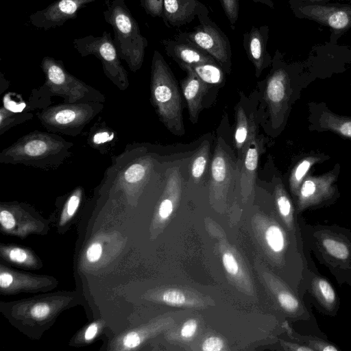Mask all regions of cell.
<instances>
[{
	"label": "cell",
	"instance_id": "obj_2",
	"mask_svg": "<svg viewBox=\"0 0 351 351\" xmlns=\"http://www.w3.org/2000/svg\"><path fill=\"white\" fill-rule=\"evenodd\" d=\"M150 88L152 103L160 120L172 133L183 135L179 89L169 65L157 50H154L152 57Z\"/></svg>",
	"mask_w": 351,
	"mask_h": 351
},
{
	"label": "cell",
	"instance_id": "obj_40",
	"mask_svg": "<svg viewBox=\"0 0 351 351\" xmlns=\"http://www.w3.org/2000/svg\"><path fill=\"white\" fill-rule=\"evenodd\" d=\"M123 341L125 347L132 348L140 344L141 339L136 332H132L125 336Z\"/></svg>",
	"mask_w": 351,
	"mask_h": 351
},
{
	"label": "cell",
	"instance_id": "obj_5",
	"mask_svg": "<svg viewBox=\"0 0 351 351\" xmlns=\"http://www.w3.org/2000/svg\"><path fill=\"white\" fill-rule=\"evenodd\" d=\"M73 44L81 56L93 55L99 59L106 75L120 89L125 90L128 86L127 71L121 63L110 32L105 31L100 36L77 38Z\"/></svg>",
	"mask_w": 351,
	"mask_h": 351
},
{
	"label": "cell",
	"instance_id": "obj_13",
	"mask_svg": "<svg viewBox=\"0 0 351 351\" xmlns=\"http://www.w3.org/2000/svg\"><path fill=\"white\" fill-rule=\"evenodd\" d=\"M207 7L199 0H163L162 19L169 27H180L208 16Z\"/></svg>",
	"mask_w": 351,
	"mask_h": 351
},
{
	"label": "cell",
	"instance_id": "obj_23",
	"mask_svg": "<svg viewBox=\"0 0 351 351\" xmlns=\"http://www.w3.org/2000/svg\"><path fill=\"white\" fill-rule=\"evenodd\" d=\"M276 205L280 215L285 219L289 226L293 227L294 221V208L281 179L276 180L274 187Z\"/></svg>",
	"mask_w": 351,
	"mask_h": 351
},
{
	"label": "cell",
	"instance_id": "obj_12",
	"mask_svg": "<svg viewBox=\"0 0 351 351\" xmlns=\"http://www.w3.org/2000/svg\"><path fill=\"white\" fill-rule=\"evenodd\" d=\"M97 0H56L29 16L30 23L38 29L48 30L62 26L77 17L78 11Z\"/></svg>",
	"mask_w": 351,
	"mask_h": 351
},
{
	"label": "cell",
	"instance_id": "obj_27",
	"mask_svg": "<svg viewBox=\"0 0 351 351\" xmlns=\"http://www.w3.org/2000/svg\"><path fill=\"white\" fill-rule=\"evenodd\" d=\"M278 300L280 306L288 313L295 314H302L303 312L308 313L306 310L304 311L299 300L288 291L280 292L278 295Z\"/></svg>",
	"mask_w": 351,
	"mask_h": 351
},
{
	"label": "cell",
	"instance_id": "obj_6",
	"mask_svg": "<svg viewBox=\"0 0 351 351\" xmlns=\"http://www.w3.org/2000/svg\"><path fill=\"white\" fill-rule=\"evenodd\" d=\"M341 164L337 162L329 171L315 175L313 171L303 180L295 200L298 213L328 206L340 197L337 181Z\"/></svg>",
	"mask_w": 351,
	"mask_h": 351
},
{
	"label": "cell",
	"instance_id": "obj_36",
	"mask_svg": "<svg viewBox=\"0 0 351 351\" xmlns=\"http://www.w3.org/2000/svg\"><path fill=\"white\" fill-rule=\"evenodd\" d=\"M173 208V204L172 199L170 197L164 199L159 206V215L163 219L167 218L171 214Z\"/></svg>",
	"mask_w": 351,
	"mask_h": 351
},
{
	"label": "cell",
	"instance_id": "obj_30",
	"mask_svg": "<svg viewBox=\"0 0 351 351\" xmlns=\"http://www.w3.org/2000/svg\"><path fill=\"white\" fill-rule=\"evenodd\" d=\"M146 171L147 169L143 165L134 163L125 170L124 178L128 183H137L145 178Z\"/></svg>",
	"mask_w": 351,
	"mask_h": 351
},
{
	"label": "cell",
	"instance_id": "obj_26",
	"mask_svg": "<svg viewBox=\"0 0 351 351\" xmlns=\"http://www.w3.org/2000/svg\"><path fill=\"white\" fill-rule=\"evenodd\" d=\"M265 236L269 246L274 252H280L284 250L285 237L278 226L275 225L269 226L266 231Z\"/></svg>",
	"mask_w": 351,
	"mask_h": 351
},
{
	"label": "cell",
	"instance_id": "obj_33",
	"mask_svg": "<svg viewBox=\"0 0 351 351\" xmlns=\"http://www.w3.org/2000/svg\"><path fill=\"white\" fill-rule=\"evenodd\" d=\"M30 313L35 319H43L50 313V308L46 303H38L32 306Z\"/></svg>",
	"mask_w": 351,
	"mask_h": 351
},
{
	"label": "cell",
	"instance_id": "obj_41",
	"mask_svg": "<svg viewBox=\"0 0 351 351\" xmlns=\"http://www.w3.org/2000/svg\"><path fill=\"white\" fill-rule=\"evenodd\" d=\"M80 200V195L77 193L69 198L66 205V213L69 217L73 216L75 213L79 206Z\"/></svg>",
	"mask_w": 351,
	"mask_h": 351
},
{
	"label": "cell",
	"instance_id": "obj_1",
	"mask_svg": "<svg viewBox=\"0 0 351 351\" xmlns=\"http://www.w3.org/2000/svg\"><path fill=\"white\" fill-rule=\"evenodd\" d=\"M105 4L104 19L113 29V41L118 54L130 69L136 72L142 66L147 40L141 34L125 0H106Z\"/></svg>",
	"mask_w": 351,
	"mask_h": 351
},
{
	"label": "cell",
	"instance_id": "obj_7",
	"mask_svg": "<svg viewBox=\"0 0 351 351\" xmlns=\"http://www.w3.org/2000/svg\"><path fill=\"white\" fill-rule=\"evenodd\" d=\"M191 32H180L176 39L191 42L211 56L226 72L230 71L231 47L228 36L207 16Z\"/></svg>",
	"mask_w": 351,
	"mask_h": 351
},
{
	"label": "cell",
	"instance_id": "obj_44",
	"mask_svg": "<svg viewBox=\"0 0 351 351\" xmlns=\"http://www.w3.org/2000/svg\"><path fill=\"white\" fill-rule=\"evenodd\" d=\"M13 278L12 275L8 273H1L0 275V286L2 288L8 287L12 282Z\"/></svg>",
	"mask_w": 351,
	"mask_h": 351
},
{
	"label": "cell",
	"instance_id": "obj_38",
	"mask_svg": "<svg viewBox=\"0 0 351 351\" xmlns=\"http://www.w3.org/2000/svg\"><path fill=\"white\" fill-rule=\"evenodd\" d=\"M0 222L2 226L7 230L12 229L15 226V219L11 213L3 210L0 213Z\"/></svg>",
	"mask_w": 351,
	"mask_h": 351
},
{
	"label": "cell",
	"instance_id": "obj_24",
	"mask_svg": "<svg viewBox=\"0 0 351 351\" xmlns=\"http://www.w3.org/2000/svg\"><path fill=\"white\" fill-rule=\"evenodd\" d=\"M189 66L208 85H217L223 80V70L217 62L203 63Z\"/></svg>",
	"mask_w": 351,
	"mask_h": 351
},
{
	"label": "cell",
	"instance_id": "obj_31",
	"mask_svg": "<svg viewBox=\"0 0 351 351\" xmlns=\"http://www.w3.org/2000/svg\"><path fill=\"white\" fill-rule=\"evenodd\" d=\"M140 3L147 14L162 18L163 0H140Z\"/></svg>",
	"mask_w": 351,
	"mask_h": 351
},
{
	"label": "cell",
	"instance_id": "obj_18",
	"mask_svg": "<svg viewBox=\"0 0 351 351\" xmlns=\"http://www.w3.org/2000/svg\"><path fill=\"white\" fill-rule=\"evenodd\" d=\"M186 71V77L181 82V88L187 105L190 119L193 123L197 121L199 113L202 108V99L208 88L189 66L181 67Z\"/></svg>",
	"mask_w": 351,
	"mask_h": 351
},
{
	"label": "cell",
	"instance_id": "obj_14",
	"mask_svg": "<svg viewBox=\"0 0 351 351\" xmlns=\"http://www.w3.org/2000/svg\"><path fill=\"white\" fill-rule=\"evenodd\" d=\"M250 132L247 147L240 169V183L244 197L251 193L254 187L259 156L262 149V141L256 137V126L253 115L250 118Z\"/></svg>",
	"mask_w": 351,
	"mask_h": 351
},
{
	"label": "cell",
	"instance_id": "obj_45",
	"mask_svg": "<svg viewBox=\"0 0 351 351\" xmlns=\"http://www.w3.org/2000/svg\"><path fill=\"white\" fill-rule=\"evenodd\" d=\"M97 329L98 327L96 324H92L91 325H90L85 332V339L86 340H90L93 339L95 336L97 332Z\"/></svg>",
	"mask_w": 351,
	"mask_h": 351
},
{
	"label": "cell",
	"instance_id": "obj_46",
	"mask_svg": "<svg viewBox=\"0 0 351 351\" xmlns=\"http://www.w3.org/2000/svg\"><path fill=\"white\" fill-rule=\"evenodd\" d=\"M254 3H259L269 6L271 8H274V4L271 0H252Z\"/></svg>",
	"mask_w": 351,
	"mask_h": 351
},
{
	"label": "cell",
	"instance_id": "obj_29",
	"mask_svg": "<svg viewBox=\"0 0 351 351\" xmlns=\"http://www.w3.org/2000/svg\"><path fill=\"white\" fill-rule=\"evenodd\" d=\"M219 1L231 28L234 29L239 15V0H219Z\"/></svg>",
	"mask_w": 351,
	"mask_h": 351
},
{
	"label": "cell",
	"instance_id": "obj_3",
	"mask_svg": "<svg viewBox=\"0 0 351 351\" xmlns=\"http://www.w3.org/2000/svg\"><path fill=\"white\" fill-rule=\"evenodd\" d=\"M308 84L302 79L293 80L285 66L275 65L267 78L265 91L274 129L278 130L285 125L291 105Z\"/></svg>",
	"mask_w": 351,
	"mask_h": 351
},
{
	"label": "cell",
	"instance_id": "obj_25",
	"mask_svg": "<svg viewBox=\"0 0 351 351\" xmlns=\"http://www.w3.org/2000/svg\"><path fill=\"white\" fill-rule=\"evenodd\" d=\"M209 144L204 142L195 154L191 164V172L193 178L198 181L202 176L208 158Z\"/></svg>",
	"mask_w": 351,
	"mask_h": 351
},
{
	"label": "cell",
	"instance_id": "obj_8",
	"mask_svg": "<svg viewBox=\"0 0 351 351\" xmlns=\"http://www.w3.org/2000/svg\"><path fill=\"white\" fill-rule=\"evenodd\" d=\"M99 107L88 103L60 104L45 110L38 116L47 130L76 135L99 111Z\"/></svg>",
	"mask_w": 351,
	"mask_h": 351
},
{
	"label": "cell",
	"instance_id": "obj_22",
	"mask_svg": "<svg viewBox=\"0 0 351 351\" xmlns=\"http://www.w3.org/2000/svg\"><path fill=\"white\" fill-rule=\"evenodd\" d=\"M311 289L317 300L328 312H333L337 298L331 284L324 278L315 276L312 279Z\"/></svg>",
	"mask_w": 351,
	"mask_h": 351
},
{
	"label": "cell",
	"instance_id": "obj_34",
	"mask_svg": "<svg viewBox=\"0 0 351 351\" xmlns=\"http://www.w3.org/2000/svg\"><path fill=\"white\" fill-rule=\"evenodd\" d=\"M223 347L222 340L215 337L207 338L202 344V350L204 351H219Z\"/></svg>",
	"mask_w": 351,
	"mask_h": 351
},
{
	"label": "cell",
	"instance_id": "obj_32",
	"mask_svg": "<svg viewBox=\"0 0 351 351\" xmlns=\"http://www.w3.org/2000/svg\"><path fill=\"white\" fill-rule=\"evenodd\" d=\"M162 300L165 302L172 305H181L185 303L184 295L176 290L167 291L163 293Z\"/></svg>",
	"mask_w": 351,
	"mask_h": 351
},
{
	"label": "cell",
	"instance_id": "obj_15",
	"mask_svg": "<svg viewBox=\"0 0 351 351\" xmlns=\"http://www.w3.org/2000/svg\"><path fill=\"white\" fill-rule=\"evenodd\" d=\"M269 27L253 26L243 35V47L249 60L253 63L256 75H260L263 69L271 63V56L267 52V43Z\"/></svg>",
	"mask_w": 351,
	"mask_h": 351
},
{
	"label": "cell",
	"instance_id": "obj_17",
	"mask_svg": "<svg viewBox=\"0 0 351 351\" xmlns=\"http://www.w3.org/2000/svg\"><path fill=\"white\" fill-rule=\"evenodd\" d=\"M300 12L329 27L342 30L351 25V8L327 5H308L300 8Z\"/></svg>",
	"mask_w": 351,
	"mask_h": 351
},
{
	"label": "cell",
	"instance_id": "obj_43",
	"mask_svg": "<svg viewBox=\"0 0 351 351\" xmlns=\"http://www.w3.org/2000/svg\"><path fill=\"white\" fill-rule=\"evenodd\" d=\"M114 137V135L110 134L107 132H100L94 135L93 141L95 144H101L111 141Z\"/></svg>",
	"mask_w": 351,
	"mask_h": 351
},
{
	"label": "cell",
	"instance_id": "obj_16",
	"mask_svg": "<svg viewBox=\"0 0 351 351\" xmlns=\"http://www.w3.org/2000/svg\"><path fill=\"white\" fill-rule=\"evenodd\" d=\"M161 43L167 56L178 62L180 67L217 62L207 52L191 42L165 39Z\"/></svg>",
	"mask_w": 351,
	"mask_h": 351
},
{
	"label": "cell",
	"instance_id": "obj_4",
	"mask_svg": "<svg viewBox=\"0 0 351 351\" xmlns=\"http://www.w3.org/2000/svg\"><path fill=\"white\" fill-rule=\"evenodd\" d=\"M45 86L56 95L61 96L69 104L99 102L105 100L98 90L70 74L61 60L45 56L41 62Z\"/></svg>",
	"mask_w": 351,
	"mask_h": 351
},
{
	"label": "cell",
	"instance_id": "obj_35",
	"mask_svg": "<svg viewBox=\"0 0 351 351\" xmlns=\"http://www.w3.org/2000/svg\"><path fill=\"white\" fill-rule=\"evenodd\" d=\"M223 263L226 270L232 275H235L239 270V266L233 255L225 253L223 255Z\"/></svg>",
	"mask_w": 351,
	"mask_h": 351
},
{
	"label": "cell",
	"instance_id": "obj_19",
	"mask_svg": "<svg viewBox=\"0 0 351 351\" xmlns=\"http://www.w3.org/2000/svg\"><path fill=\"white\" fill-rule=\"evenodd\" d=\"M330 156L324 152L310 151L300 156L293 164L288 178L290 192L295 200L300 187L308 173L317 165L329 160Z\"/></svg>",
	"mask_w": 351,
	"mask_h": 351
},
{
	"label": "cell",
	"instance_id": "obj_10",
	"mask_svg": "<svg viewBox=\"0 0 351 351\" xmlns=\"http://www.w3.org/2000/svg\"><path fill=\"white\" fill-rule=\"evenodd\" d=\"M313 233L317 252L328 266L338 269H351V239L345 231L319 226Z\"/></svg>",
	"mask_w": 351,
	"mask_h": 351
},
{
	"label": "cell",
	"instance_id": "obj_47",
	"mask_svg": "<svg viewBox=\"0 0 351 351\" xmlns=\"http://www.w3.org/2000/svg\"><path fill=\"white\" fill-rule=\"evenodd\" d=\"M316 1H318V0H316Z\"/></svg>",
	"mask_w": 351,
	"mask_h": 351
},
{
	"label": "cell",
	"instance_id": "obj_9",
	"mask_svg": "<svg viewBox=\"0 0 351 351\" xmlns=\"http://www.w3.org/2000/svg\"><path fill=\"white\" fill-rule=\"evenodd\" d=\"M62 140L42 133L26 136L5 149L1 160L4 162H29L45 160L66 150L69 146Z\"/></svg>",
	"mask_w": 351,
	"mask_h": 351
},
{
	"label": "cell",
	"instance_id": "obj_11",
	"mask_svg": "<svg viewBox=\"0 0 351 351\" xmlns=\"http://www.w3.org/2000/svg\"><path fill=\"white\" fill-rule=\"evenodd\" d=\"M308 130L311 132H330L351 140V116L332 112L324 101H308Z\"/></svg>",
	"mask_w": 351,
	"mask_h": 351
},
{
	"label": "cell",
	"instance_id": "obj_20",
	"mask_svg": "<svg viewBox=\"0 0 351 351\" xmlns=\"http://www.w3.org/2000/svg\"><path fill=\"white\" fill-rule=\"evenodd\" d=\"M232 177L231 160L218 144L216 146L211 164V185L217 191L223 189L229 185Z\"/></svg>",
	"mask_w": 351,
	"mask_h": 351
},
{
	"label": "cell",
	"instance_id": "obj_21",
	"mask_svg": "<svg viewBox=\"0 0 351 351\" xmlns=\"http://www.w3.org/2000/svg\"><path fill=\"white\" fill-rule=\"evenodd\" d=\"M250 132V119L241 106L237 107L236 112V127L234 132L235 146L238 152L237 169H241L243 160L247 147Z\"/></svg>",
	"mask_w": 351,
	"mask_h": 351
},
{
	"label": "cell",
	"instance_id": "obj_39",
	"mask_svg": "<svg viewBox=\"0 0 351 351\" xmlns=\"http://www.w3.org/2000/svg\"><path fill=\"white\" fill-rule=\"evenodd\" d=\"M197 326V324L195 319L188 320L182 328L181 335L185 338L192 337L196 331Z\"/></svg>",
	"mask_w": 351,
	"mask_h": 351
},
{
	"label": "cell",
	"instance_id": "obj_42",
	"mask_svg": "<svg viewBox=\"0 0 351 351\" xmlns=\"http://www.w3.org/2000/svg\"><path fill=\"white\" fill-rule=\"evenodd\" d=\"M9 256L12 261L17 263H23L27 258L26 252L23 250L17 247L10 250Z\"/></svg>",
	"mask_w": 351,
	"mask_h": 351
},
{
	"label": "cell",
	"instance_id": "obj_28",
	"mask_svg": "<svg viewBox=\"0 0 351 351\" xmlns=\"http://www.w3.org/2000/svg\"><path fill=\"white\" fill-rule=\"evenodd\" d=\"M32 117L29 113L14 114L9 110L1 108V130L12 126L14 124L20 123Z\"/></svg>",
	"mask_w": 351,
	"mask_h": 351
},
{
	"label": "cell",
	"instance_id": "obj_37",
	"mask_svg": "<svg viewBox=\"0 0 351 351\" xmlns=\"http://www.w3.org/2000/svg\"><path fill=\"white\" fill-rule=\"evenodd\" d=\"M102 253L101 245L98 243L92 244L86 252V257L90 262L98 261Z\"/></svg>",
	"mask_w": 351,
	"mask_h": 351
}]
</instances>
